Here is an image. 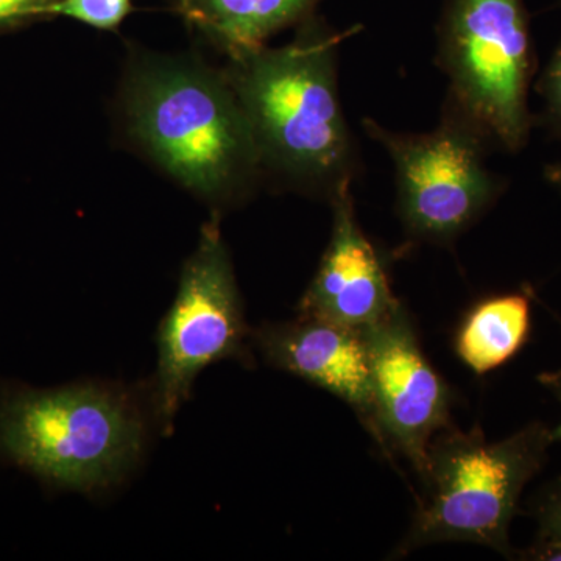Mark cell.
Wrapping results in <instances>:
<instances>
[{
	"label": "cell",
	"mask_w": 561,
	"mask_h": 561,
	"mask_svg": "<svg viewBox=\"0 0 561 561\" xmlns=\"http://www.w3.org/2000/svg\"><path fill=\"white\" fill-rule=\"evenodd\" d=\"M540 382L545 383V386L548 387V389L551 390L552 393L556 394V397L559 398V401L561 402V371L542 375ZM552 437L553 442H561V423L559 427H556V430L552 431Z\"/></svg>",
	"instance_id": "ac0fdd59"
},
{
	"label": "cell",
	"mask_w": 561,
	"mask_h": 561,
	"mask_svg": "<svg viewBox=\"0 0 561 561\" xmlns=\"http://www.w3.org/2000/svg\"><path fill=\"white\" fill-rule=\"evenodd\" d=\"M540 90L549 117L561 131V43L542 76Z\"/></svg>",
	"instance_id": "5bb4252c"
},
{
	"label": "cell",
	"mask_w": 561,
	"mask_h": 561,
	"mask_svg": "<svg viewBox=\"0 0 561 561\" xmlns=\"http://www.w3.org/2000/svg\"><path fill=\"white\" fill-rule=\"evenodd\" d=\"M552 442V432L535 423L496 443L474 430L431 443L424 476L430 494L402 552L432 542L467 541L508 556V527L519 496Z\"/></svg>",
	"instance_id": "277c9868"
},
{
	"label": "cell",
	"mask_w": 561,
	"mask_h": 561,
	"mask_svg": "<svg viewBox=\"0 0 561 561\" xmlns=\"http://www.w3.org/2000/svg\"><path fill=\"white\" fill-rule=\"evenodd\" d=\"M317 0H180L184 14L231 57L264 46L308 14Z\"/></svg>",
	"instance_id": "8fae6325"
},
{
	"label": "cell",
	"mask_w": 561,
	"mask_h": 561,
	"mask_svg": "<svg viewBox=\"0 0 561 561\" xmlns=\"http://www.w3.org/2000/svg\"><path fill=\"white\" fill-rule=\"evenodd\" d=\"M330 245L300 302L302 317L364 330L400 306L375 247L360 230L350 180L334 191Z\"/></svg>",
	"instance_id": "9c48e42d"
},
{
	"label": "cell",
	"mask_w": 561,
	"mask_h": 561,
	"mask_svg": "<svg viewBox=\"0 0 561 561\" xmlns=\"http://www.w3.org/2000/svg\"><path fill=\"white\" fill-rule=\"evenodd\" d=\"M50 2H51V0H50Z\"/></svg>",
	"instance_id": "ffe728a7"
},
{
	"label": "cell",
	"mask_w": 561,
	"mask_h": 561,
	"mask_svg": "<svg viewBox=\"0 0 561 561\" xmlns=\"http://www.w3.org/2000/svg\"><path fill=\"white\" fill-rule=\"evenodd\" d=\"M128 116L162 168L198 194L230 190L260 161L249 121L228 80L183 65L135 73Z\"/></svg>",
	"instance_id": "3957f363"
},
{
	"label": "cell",
	"mask_w": 561,
	"mask_h": 561,
	"mask_svg": "<svg viewBox=\"0 0 561 561\" xmlns=\"http://www.w3.org/2000/svg\"><path fill=\"white\" fill-rule=\"evenodd\" d=\"M531 556L537 560H561V542L541 538Z\"/></svg>",
	"instance_id": "e0dca14e"
},
{
	"label": "cell",
	"mask_w": 561,
	"mask_h": 561,
	"mask_svg": "<svg viewBox=\"0 0 561 561\" xmlns=\"http://www.w3.org/2000/svg\"><path fill=\"white\" fill-rule=\"evenodd\" d=\"M130 9L131 0H51L41 7L38 14H58L102 31H113Z\"/></svg>",
	"instance_id": "4fadbf2b"
},
{
	"label": "cell",
	"mask_w": 561,
	"mask_h": 561,
	"mask_svg": "<svg viewBox=\"0 0 561 561\" xmlns=\"http://www.w3.org/2000/svg\"><path fill=\"white\" fill-rule=\"evenodd\" d=\"M50 0H0V21L38 14L41 7Z\"/></svg>",
	"instance_id": "2e32d148"
},
{
	"label": "cell",
	"mask_w": 561,
	"mask_h": 561,
	"mask_svg": "<svg viewBox=\"0 0 561 561\" xmlns=\"http://www.w3.org/2000/svg\"><path fill=\"white\" fill-rule=\"evenodd\" d=\"M540 524L541 538L561 542V479L542 501Z\"/></svg>",
	"instance_id": "9a60e30c"
},
{
	"label": "cell",
	"mask_w": 561,
	"mask_h": 561,
	"mask_svg": "<svg viewBox=\"0 0 561 561\" xmlns=\"http://www.w3.org/2000/svg\"><path fill=\"white\" fill-rule=\"evenodd\" d=\"M339 38L312 28L279 49L232 57L228 83L261 157L302 179L350 180L351 139L337 88Z\"/></svg>",
	"instance_id": "7a4b0ae2"
},
{
	"label": "cell",
	"mask_w": 561,
	"mask_h": 561,
	"mask_svg": "<svg viewBox=\"0 0 561 561\" xmlns=\"http://www.w3.org/2000/svg\"><path fill=\"white\" fill-rule=\"evenodd\" d=\"M546 179L551 181L553 186H557L559 190H561V161L549 165L548 171H546Z\"/></svg>",
	"instance_id": "d6986e66"
},
{
	"label": "cell",
	"mask_w": 561,
	"mask_h": 561,
	"mask_svg": "<svg viewBox=\"0 0 561 561\" xmlns=\"http://www.w3.org/2000/svg\"><path fill=\"white\" fill-rule=\"evenodd\" d=\"M529 323L526 295L490 298L476 306L461 324L457 353L472 371L485 375L518 353L529 334Z\"/></svg>",
	"instance_id": "7c38bea8"
},
{
	"label": "cell",
	"mask_w": 561,
	"mask_h": 561,
	"mask_svg": "<svg viewBox=\"0 0 561 561\" xmlns=\"http://www.w3.org/2000/svg\"><path fill=\"white\" fill-rule=\"evenodd\" d=\"M146 421L127 391L106 383L31 389L0 382V461L47 485L94 493L135 467Z\"/></svg>",
	"instance_id": "6da1fadb"
},
{
	"label": "cell",
	"mask_w": 561,
	"mask_h": 561,
	"mask_svg": "<svg viewBox=\"0 0 561 561\" xmlns=\"http://www.w3.org/2000/svg\"><path fill=\"white\" fill-rule=\"evenodd\" d=\"M440 60L453 108L508 150L529 138L534 55L523 0H449Z\"/></svg>",
	"instance_id": "5b68a950"
},
{
	"label": "cell",
	"mask_w": 561,
	"mask_h": 561,
	"mask_svg": "<svg viewBox=\"0 0 561 561\" xmlns=\"http://www.w3.org/2000/svg\"><path fill=\"white\" fill-rule=\"evenodd\" d=\"M362 331L370 354L379 442L400 449L424 478L432 437L448 424V387L424 357L401 305Z\"/></svg>",
	"instance_id": "ba28073f"
},
{
	"label": "cell",
	"mask_w": 561,
	"mask_h": 561,
	"mask_svg": "<svg viewBox=\"0 0 561 561\" xmlns=\"http://www.w3.org/2000/svg\"><path fill=\"white\" fill-rule=\"evenodd\" d=\"M254 343L273 367L319 386L350 404L379 440L370 354L364 331L300 317L271 324Z\"/></svg>",
	"instance_id": "30bf717a"
},
{
	"label": "cell",
	"mask_w": 561,
	"mask_h": 561,
	"mask_svg": "<svg viewBox=\"0 0 561 561\" xmlns=\"http://www.w3.org/2000/svg\"><path fill=\"white\" fill-rule=\"evenodd\" d=\"M247 327L227 247L217 220L203 227L197 250L184 264L179 291L158 331L153 404L171 432L195 379L216 362L239 357Z\"/></svg>",
	"instance_id": "8992f818"
},
{
	"label": "cell",
	"mask_w": 561,
	"mask_h": 561,
	"mask_svg": "<svg viewBox=\"0 0 561 561\" xmlns=\"http://www.w3.org/2000/svg\"><path fill=\"white\" fill-rule=\"evenodd\" d=\"M365 128L393 161L398 205L413 234L449 241L489 206L496 184L483 161L485 135L453 106L430 133H393L373 121Z\"/></svg>",
	"instance_id": "52a82bcc"
}]
</instances>
